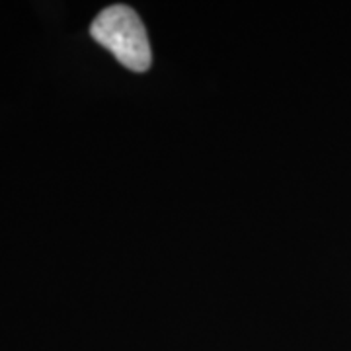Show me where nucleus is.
I'll use <instances>...</instances> for the list:
<instances>
[{
  "instance_id": "obj_1",
  "label": "nucleus",
  "mask_w": 351,
  "mask_h": 351,
  "mask_svg": "<svg viewBox=\"0 0 351 351\" xmlns=\"http://www.w3.org/2000/svg\"><path fill=\"white\" fill-rule=\"evenodd\" d=\"M90 34L115 59L133 73H145L152 61L147 29L133 8L115 4L101 10L90 25Z\"/></svg>"
}]
</instances>
